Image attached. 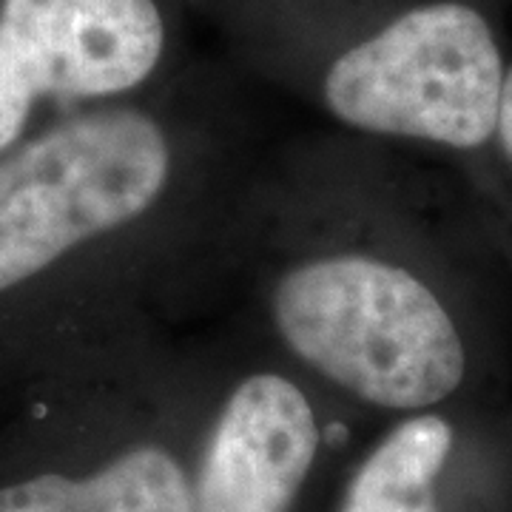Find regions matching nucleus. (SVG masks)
<instances>
[{
  "label": "nucleus",
  "mask_w": 512,
  "mask_h": 512,
  "mask_svg": "<svg viewBox=\"0 0 512 512\" xmlns=\"http://www.w3.org/2000/svg\"><path fill=\"white\" fill-rule=\"evenodd\" d=\"M0 512H194L180 461L134 447L92 476L32 470L0 478Z\"/></svg>",
  "instance_id": "6"
},
{
  "label": "nucleus",
  "mask_w": 512,
  "mask_h": 512,
  "mask_svg": "<svg viewBox=\"0 0 512 512\" xmlns=\"http://www.w3.org/2000/svg\"><path fill=\"white\" fill-rule=\"evenodd\" d=\"M154 0H0V154L43 100L123 94L163 55Z\"/></svg>",
  "instance_id": "4"
},
{
  "label": "nucleus",
  "mask_w": 512,
  "mask_h": 512,
  "mask_svg": "<svg viewBox=\"0 0 512 512\" xmlns=\"http://www.w3.org/2000/svg\"><path fill=\"white\" fill-rule=\"evenodd\" d=\"M319 450L308 396L276 373H256L222 407L202 453L194 512H288Z\"/></svg>",
  "instance_id": "5"
},
{
  "label": "nucleus",
  "mask_w": 512,
  "mask_h": 512,
  "mask_svg": "<svg viewBox=\"0 0 512 512\" xmlns=\"http://www.w3.org/2000/svg\"><path fill=\"white\" fill-rule=\"evenodd\" d=\"M504 60L467 3H427L333 60L325 106L345 126L447 148L495 137Z\"/></svg>",
  "instance_id": "3"
},
{
  "label": "nucleus",
  "mask_w": 512,
  "mask_h": 512,
  "mask_svg": "<svg viewBox=\"0 0 512 512\" xmlns=\"http://www.w3.org/2000/svg\"><path fill=\"white\" fill-rule=\"evenodd\" d=\"M171 146L148 114L63 120L0 154V299L35 285L89 239L140 220L163 197Z\"/></svg>",
  "instance_id": "2"
},
{
  "label": "nucleus",
  "mask_w": 512,
  "mask_h": 512,
  "mask_svg": "<svg viewBox=\"0 0 512 512\" xmlns=\"http://www.w3.org/2000/svg\"><path fill=\"white\" fill-rule=\"evenodd\" d=\"M450 453L453 427L444 416L402 421L353 473L339 512H441L436 481Z\"/></svg>",
  "instance_id": "7"
},
{
  "label": "nucleus",
  "mask_w": 512,
  "mask_h": 512,
  "mask_svg": "<svg viewBox=\"0 0 512 512\" xmlns=\"http://www.w3.org/2000/svg\"><path fill=\"white\" fill-rule=\"evenodd\" d=\"M495 137L504 148V154L512 160V69L504 72L501 100H498V120H495Z\"/></svg>",
  "instance_id": "8"
},
{
  "label": "nucleus",
  "mask_w": 512,
  "mask_h": 512,
  "mask_svg": "<svg viewBox=\"0 0 512 512\" xmlns=\"http://www.w3.org/2000/svg\"><path fill=\"white\" fill-rule=\"evenodd\" d=\"M276 330L316 373L384 410H427L456 393L467 350L444 302L379 256L296 265L271 296Z\"/></svg>",
  "instance_id": "1"
}]
</instances>
